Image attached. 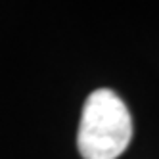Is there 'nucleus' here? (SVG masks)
Masks as SVG:
<instances>
[{
	"label": "nucleus",
	"instance_id": "obj_1",
	"mask_svg": "<svg viewBox=\"0 0 159 159\" xmlns=\"http://www.w3.org/2000/svg\"><path fill=\"white\" fill-rule=\"evenodd\" d=\"M132 138L125 102L109 88H98L84 102L77 146L84 159H117Z\"/></svg>",
	"mask_w": 159,
	"mask_h": 159
}]
</instances>
